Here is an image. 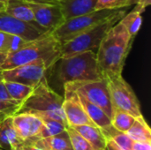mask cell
<instances>
[{"label":"cell","mask_w":151,"mask_h":150,"mask_svg":"<svg viewBox=\"0 0 151 150\" xmlns=\"http://www.w3.org/2000/svg\"><path fill=\"white\" fill-rule=\"evenodd\" d=\"M135 119L136 118L134 117L126 111L114 110L111 118V126L119 132L127 133L132 126Z\"/></svg>","instance_id":"cb8c5ba5"},{"label":"cell","mask_w":151,"mask_h":150,"mask_svg":"<svg viewBox=\"0 0 151 150\" xmlns=\"http://www.w3.org/2000/svg\"><path fill=\"white\" fill-rule=\"evenodd\" d=\"M4 80V77H3V72L2 71H0V82Z\"/></svg>","instance_id":"8d00e7d4"},{"label":"cell","mask_w":151,"mask_h":150,"mask_svg":"<svg viewBox=\"0 0 151 150\" xmlns=\"http://www.w3.org/2000/svg\"><path fill=\"white\" fill-rule=\"evenodd\" d=\"M134 40L120 19L107 32L96 52L97 65L104 78L122 75Z\"/></svg>","instance_id":"6da1fadb"},{"label":"cell","mask_w":151,"mask_h":150,"mask_svg":"<svg viewBox=\"0 0 151 150\" xmlns=\"http://www.w3.org/2000/svg\"><path fill=\"white\" fill-rule=\"evenodd\" d=\"M140 0H97L95 10H115V9H123L128 6L137 4Z\"/></svg>","instance_id":"d4e9b609"},{"label":"cell","mask_w":151,"mask_h":150,"mask_svg":"<svg viewBox=\"0 0 151 150\" xmlns=\"http://www.w3.org/2000/svg\"><path fill=\"white\" fill-rule=\"evenodd\" d=\"M6 57H7V54H6V53L0 52V71H2L1 67H2V65L4 64V62Z\"/></svg>","instance_id":"836d02e7"},{"label":"cell","mask_w":151,"mask_h":150,"mask_svg":"<svg viewBox=\"0 0 151 150\" xmlns=\"http://www.w3.org/2000/svg\"><path fill=\"white\" fill-rule=\"evenodd\" d=\"M107 81L113 110L126 111L135 118H144L140 102L132 87L122 75H107Z\"/></svg>","instance_id":"52a82bcc"},{"label":"cell","mask_w":151,"mask_h":150,"mask_svg":"<svg viewBox=\"0 0 151 150\" xmlns=\"http://www.w3.org/2000/svg\"><path fill=\"white\" fill-rule=\"evenodd\" d=\"M4 9H5V3H4V2H0V11H4Z\"/></svg>","instance_id":"d590c367"},{"label":"cell","mask_w":151,"mask_h":150,"mask_svg":"<svg viewBox=\"0 0 151 150\" xmlns=\"http://www.w3.org/2000/svg\"><path fill=\"white\" fill-rule=\"evenodd\" d=\"M66 131L70 138L73 150H94L91 145L74 128L67 126Z\"/></svg>","instance_id":"484cf974"},{"label":"cell","mask_w":151,"mask_h":150,"mask_svg":"<svg viewBox=\"0 0 151 150\" xmlns=\"http://www.w3.org/2000/svg\"><path fill=\"white\" fill-rule=\"evenodd\" d=\"M132 150H151V141H134Z\"/></svg>","instance_id":"f1b7e54d"},{"label":"cell","mask_w":151,"mask_h":150,"mask_svg":"<svg viewBox=\"0 0 151 150\" xmlns=\"http://www.w3.org/2000/svg\"><path fill=\"white\" fill-rule=\"evenodd\" d=\"M19 150H28V149H27V147L25 145V146H23V147H22V148H21Z\"/></svg>","instance_id":"f35d334b"},{"label":"cell","mask_w":151,"mask_h":150,"mask_svg":"<svg viewBox=\"0 0 151 150\" xmlns=\"http://www.w3.org/2000/svg\"><path fill=\"white\" fill-rule=\"evenodd\" d=\"M42 150H58V149H48V148H39Z\"/></svg>","instance_id":"74e56055"},{"label":"cell","mask_w":151,"mask_h":150,"mask_svg":"<svg viewBox=\"0 0 151 150\" xmlns=\"http://www.w3.org/2000/svg\"><path fill=\"white\" fill-rule=\"evenodd\" d=\"M27 41L23 39L22 37L15 34H7V38H6V47H7V52H13L20 48H22Z\"/></svg>","instance_id":"83f0119b"},{"label":"cell","mask_w":151,"mask_h":150,"mask_svg":"<svg viewBox=\"0 0 151 150\" xmlns=\"http://www.w3.org/2000/svg\"><path fill=\"white\" fill-rule=\"evenodd\" d=\"M126 13L127 9H119V11L110 19L84 31L69 42L62 44L60 47V57H66L86 51L96 52L107 32Z\"/></svg>","instance_id":"5b68a950"},{"label":"cell","mask_w":151,"mask_h":150,"mask_svg":"<svg viewBox=\"0 0 151 150\" xmlns=\"http://www.w3.org/2000/svg\"><path fill=\"white\" fill-rule=\"evenodd\" d=\"M26 146L27 147L28 150H42L41 149H39V148H37V147H35V145H33V144H27Z\"/></svg>","instance_id":"e575fe53"},{"label":"cell","mask_w":151,"mask_h":150,"mask_svg":"<svg viewBox=\"0 0 151 150\" xmlns=\"http://www.w3.org/2000/svg\"><path fill=\"white\" fill-rule=\"evenodd\" d=\"M63 101L64 97L50 87L47 78L44 77L21 103L17 113L27 112L40 118L47 117L59 120L67 126L62 107Z\"/></svg>","instance_id":"3957f363"},{"label":"cell","mask_w":151,"mask_h":150,"mask_svg":"<svg viewBox=\"0 0 151 150\" xmlns=\"http://www.w3.org/2000/svg\"><path fill=\"white\" fill-rule=\"evenodd\" d=\"M12 123L18 135L25 141V145L36 137L42 126L40 117L27 112L16 113L12 116Z\"/></svg>","instance_id":"4fadbf2b"},{"label":"cell","mask_w":151,"mask_h":150,"mask_svg":"<svg viewBox=\"0 0 151 150\" xmlns=\"http://www.w3.org/2000/svg\"><path fill=\"white\" fill-rule=\"evenodd\" d=\"M41 118L42 120V129L39 132V133L36 135V137L31 142L37 141V140H40V139H43V138H47V137L56 135V134L65 131L67 127V126L65 124H64L63 122H61L59 120L50 118H47V117H42ZM31 142H29V143H31ZM29 143H27V144H29Z\"/></svg>","instance_id":"ffe728a7"},{"label":"cell","mask_w":151,"mask_h":150,"mask_svg":"<svg viewBox=\"0 0 151 150\" xmlns=\"http://www.w3.org/2000/svg\"><path fill=\"white\" fill-rule=\"evenodd\" d=\"M49 69L50 68L43 63H33L3 70L2 72L4 80L19 82L35 88L39 82L46 77Z\"/></svg>","instance_id":"9c48e42d"},{"label":"cell","mask_w":151,"mask_h":150,"mask_svg":"<svg viewBox=\"0 0 151 150\" xmlns=\"http://www.w3.org/2000/svg\"><path fill=\"white\" fill-rule=\"evenodd\" d=\"M105 150H121L117 144L111 139H107V143H106V149Z\"/></svg>","instance_id":"1f68e13d"},{"label":"cell","mask_w":151,"mask_h":150,"mask_svg":"<svg viewBox=\"0 0 151 150\" xmlns=\"http://www.w3.org/2000/svg\"><path fill=\"white\" fill-rule=\"evenodd\" d=\"M6 38H7V34L0 31V52L8 54L7 47H6Z\"/></svg>","instance_id":"4dcf8cb0"},{"label":"cell","mask_w":151,"mask_h":150,"mask_svg":"<svg viewBox=\"0 0 151 150\" xmlns=\"http://www.w3.org/2000/svg\"><path fill=\"white\" fill-rule=\"evenodd\" d=\"M127 133L134 141H151L150 127L144 118H136Z\"/></svg>","instance_id":"44dd1931"},{"label":"cell","mask_w":151,"mask_h":150,"mask_svg":"<svg viewBox=\"0 0 151 150\" xmlns=\"http://www.w3.org/2000/svg\"><path fill=\"white\" fill-rule=\"evenodd\" d=\"M29 144H33L37 148H48L58 150H73L66 129L56 135L40 139Z\"/></svg>","instance_id":"d6986e66"},{"label":"cell","mask_w":151,"mask_h":150,"mask_svg":"<svg viewBox=\"0 0 151 150\" xmlns=\"http://www.w3.org/2000/svg\"><path fill=\"white\" fill-rule=\"evenodd\" d=\"M35 2H42V3H49V4H58L61 0H29Z\"/></svg>","instance_id":"d6a6232c"},{"label":"cell","mask_w":151,"mask_h":150,"mask_svg":"<svg viewBox=\"0 0 151 150\" xmlns=\"http://www.w3.org/2000/svg\"><path fill=\"white\" fill-rule=\"evenodd\" d=\"M6 1H7V0H0V2H4V3H5Z\"/></svg>","instance_id":"ab89813d"},{"label":"cell","mask_w":151,"mask_h":150,"mask_svg":"<svg viewBox=\"0 0 151 150\" xmlns=\"http://www.w3.org/2000/svg\"><path fill=\"white\" fill-rule=\"evenodd\" d=\"M97 0H61L58 4L65 19L95 11Z\"/></svg>","instance_id":"2e32d148"},{"label":"cell","mask_w":151,"mask_h":150,"mask_svg":"<svg viewBox=\"0 0 151 150\" xmlns=\"http://www.w3.org/2000/svg\"><path fill=\"white\" fill-rule=\"evenodd\" d=\"M142 12L134 9L128 12L127 14L126 13L121 19L120 21L123 23L125 26L126 29L127 30L128 34L133 37L135 38L137 34L139 33L142 24Z\"/></svg>","instance_id":"603a6c76"},{"label":"cell","mask_w":151,"mask_h":150,"mask_svg":"<svg viewBox=\"0 0 151 150\" xmlns=\"http://www.w3.org/2000/svg\"><path fill=\"white\" fill-rule=\"evenodd\" d=\"M104 150H105V149H104Z\"/></svg>","instance_id":"60d3db41"},{"label":"cell","mask_w":151,"mask_h":150,"mask_svg":"<svg viewBox=\"0 0 151 150\" xmlns=\"http://www.w3.org/2000/svg\"><path fill=\"white\" fill-rule=\"evenodd\" d=\"M0 31L22 37L27 42L36 40L51 32L39 28L30 23L19 20L4 11H0Z\"/></svg>","instance_id":"8fae6325"},{"label":"cell","mask_w":151,"mask_h":150,"mask_svg":"<svg viewBox=\"0 0 151 150\" xmlns=\"http://www.w3.org/2000/svg\"><path fill=\"white\" fill-rule=\"evenodd\" d=\"M0 100H4V101H14L13 99H12V97H11L10 95L8 94L4 80L0 82ZM16 102H17V101H16Z\"/></svg>","instance_id":"f546056e"},{"label":"cell","mask_w":151,"mask_h":150,"mask_svg":"<svg viewBox=\"0 0 151 150\" xmlns=\"http://www.w3.org/2000/svg\"><path fill=\"white\" fill-rule=\"evenodd\" d=\"M79 96V99L87 112L88 118L91 119V121L101 129L102 132H104L111 128V119L109 118V116L97 105L90 103L87 99H85L82 95L77 94Z\"/></svg>","instance_id":"e0dca14e"},{"label":"cell","mask_w":151,"mask_h":150,"mask_svg":"<svg viewBox=\"0 0 151 150\" xmlns=\"http://www.w3.org/2000/svg\"><path fill=\"white\" fill-rule=\"evenodd\" d=\"M20 106L21 103L16 101L0 100V123L7 118L14 116Z\"/></svg>","instance_id":"4316f807"},{"label":"cell","mask_w":151,"mask_h":150,"mask_svg":"<svg viewBox=\"0 0 151 150\" xmlns=\"http://www.w3.org/2000/svg\"><path fill=\"white\" fill-rule=\"evenodd\" d=\"M4 11L19 20L30 23L39 28L45 30L35 22L33 11L27 0H7L5 2Z\"/></svg>","instance_id":"9a60e30c"},{"label":"cell","mask_w":151,"mask_h":150,"mask_svg":"<svg viewBox=\"0 0 151 150\" xmlns=\"http://www.w3.org/2000/svg\"><path fill=\"white\" fill-rule=\"evenodd\" d=\"M119 10V9L95 10L88 13L74 16L65 19L62 25L51 32V34L62 45L84 31L110 19L115 15Z\"/></svg>","instance_id":"8992f818"},{"label":"cell","mask_w":151,"mask_h":150,"mask_svg":"<svg viewBox=\"0 0 151 150\" xmlns=\"http://www.w3.org/2000/svg\"><path fill=\"white\" fill-rule=\"evenodd\" d=\"M56 75L64 86L67 82L96 80L104 79L94 51H86L73 56L60 57L57 63Z\"/></svg>","instance_id":"277c9868"},{"label":"cell","mask_w":151,"mask_h":150,"mask_svg":"<svg viewBox=\"0 0 151 150\" xmlns=\"http://www.w3.org/2000/svg\"><path fill=\"white\" fill-rule=\"evenodd\" d=\"M35 22L47 31L52 32L65 22V18L58 4H49L27 0Z\"/></svg>","instance_id":"30bf717a"},{"label":"cell","mask_w":151,"mask_h":150,"mask_svg":"<svg viewBox=\"0 0 151 150\" xmlns=\"http://www.w3.org/2000/svg\"><path fill=\"white\" fill-rule=\"evenodd\" d=\"M25 141L18 135L12 123V117L0 123V150H19Z\"/></svg>","instance_id":"5bb4252c"},{"label":"cell","mask_w":151,"mask_h":150,"mask_svg":"<svg viewBox=\"0 0 151 150\" xmlns=\"http://www.w3.org/2000/svg\"><path fill=\"white\" fill-rule=\"evenodd\" d=\"M63 87L71 88L90 103L100 107L111 119L114 110L105 78L96 80L67 82Z\"/></svg>","instance_id":"ba28073f"},{"label":"cell","mask_w":151,"mask_h":150,"mask_svg":"<svg viewBox=\"0 0 151 150\" xmlns=\"http://www.w3.org/2000/svg\"><path fill=\"white\" fill-rule=\"evenodd\" d=\"M6 90L12 99L14 101L23 103L33 92L34 88L27 86L26 84H22L19 82H15V81H7L4 80Z\"/></svg>","instance_id":"7402d4cb"},{"label":"cell","mask_w":151,"mask_h":150,"mask_svg":"<svg viewBox=\"0 0 151 150\" xmlns=\"http://www.w3.org/2000/svg\"><path fill=\"white\" fill-rule=\"evenodd\" d=\"M64 90L65 96L62 107L67 126L73 127L82 125L96 126L85 111L77 93L66 87H64Z\"/></svg>","instance_id":"7c38bea8"},{"label":"cell","mask_w":151,"mask_h":150,"mask_svg":"<svg viewBox=\"0 0 151 150\" xmlns=\"http://www.w3.org/2000/svg\"><path fill=\"white\" fill-rule=\"evenodd\" d=\"M60 47L61 44L51 33L45 34L27 42L19 50L8 53L1 69L8 70L33 63H43L51 68L60 58Z\"/></svg>","instance_id":"7a4b0ae2"},{"label":"cell","mask_w":151,"mask_h":150,"mask_svg":"<svg viewBox=\"0 0 151 150\" xmlns=\"http://www.w3.org/2000/svg\"><path fill=\"white\" fill-rule=\"evenodd\" d=\"M73 128H74L91 145L94 150H104L106 149L107 139L101 129L97 126L82 125L73 126Z\"/></svg>","instance_id":"ac0fdd59"}]
</instances>
